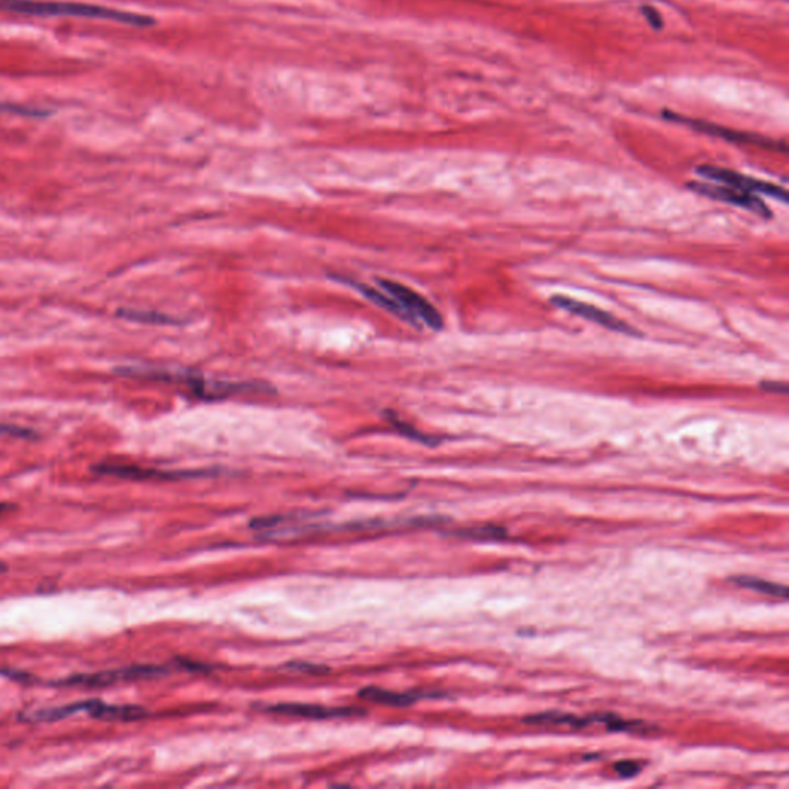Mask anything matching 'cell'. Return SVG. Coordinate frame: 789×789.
Listing matches in <instances>:
<instances>
[{"instance_id":"603a6c76","label":"cell","mask_w":789,"mask_h":789,"mask_svg":"<svg viewBox=\"0 0 789 789\" xmlns=\"http://www.w3.org/2000/svg\"><path fill=\"white\" fill-rule=\"evenodd\" d=\"M12 509V504H0V515L2 513H5V512L10 511Z\"/></svg>"},{"instance_id":"9a60e30c","label":"cell","mask_w":789,"mask_h":789,"mask_svg":"<svg viewBox=\"0 0 789 789\" xmlns=\"http://www.w3.org/2000/svg\"><path fill=\"white\" fill-rule=\"evenodd\" d=\"M458 537L472 539H501L507 537V530L500 526H478V528L461 529L455 532Z\"/></svg>"},{"instance_id":"52a82bcc","label":"cell","mask_w":789,"mask_h":789,"mask_svg":"<svg viewBox=\"0 0 789 789\" xmlns=\"http://www.w3.org/2000/svg\"><path fill=\"white\" fill-rule=\"evenodd\" d=\"M664 118H670V119L675 120V122H680L683 126L692 127L694 130L702 131V133H706V135L723 137L726 141L737 142V144H748V145H757V147L767 148V150H776V152H786V145H785L784 142L774 141V139L760 136V135H752V133H745V131L730 130V128H723V127L714 126V124H709V122L688 119V118H683V116L671 115V113H664Z\"/></svg>"},{"instance_id":"44dd1931","label":"cell","mask_w":789,"mask_h":789,"mask_svg":"<svg viewBox=\"0 0 789 789\" xmlns=\"http://www.w3.org/2000/svg\"><path fill=\"white\" fill-rule=\"evenodd\" d=\"M760 387H762V390H765V392L782 393V395L788 393V386L785 382L765 381L760 384Z\"/></svg>"},{"instance_id":"2e32d148","label":"cell","mask_w":789,"mask_h":789,"mask_svg":"<svg viewBox=\"0 0 789 789\" xmlns=\"http://www.w3.org/2000/svg\"><path fill=\"white\" fill-rule=\"evenodd\" d=\"M118 316L128 320V321L145 322V324H169L174 322L170 320L169 316L162 313H153V311H130V309H122L118 311Z\"/></svg>"},{"instance_id":"277c9868","label":"cell","mask_w":789,"mask_h":789,"mask_svg":"<svg viewBox=\"0 0 789 789\" xmlns=\"http://www.w3.org/2000/svg\"><path fill=\"white\" fill-rule=\"evenodd\" d=\"M697 174L705 180H714L717 184L732 187L737 190L746 191L751 195H765V197H774L782 204H788V191L782 187L767 182V180H756L746 174L737 173L734 170L722 169V167H714V165H700L697 169Z\"/></svg>"},{"instance_id":"d6986e66","label":"cell","mask_w":789,"mask_h":789,"mask_svg":"<svg viewBox=\"0 0 789 789\" xmlns=\"http://www.w3.org/2000/svg\"><path fill=\"white\" fill-rule=\"evenodd\" d=\"M0 435L16 436V438H25V440L36 438L33 430L22 429V427L12 425H0Z\"/></svg>"},{"instance_id":"6da1fadb","label":"cell","mask_w":789,"mask_h":789,"mask_svg":"<svg viewBox=\"0 0 789 789\" xmlns=\"http://www.w3.org/2000/svg\"><path fill=\"white\" fill-rule=\"evenodd\" d=\"M0 10L39 17H83L127 23L133 27H152V17L136 13L120 12L107 6L75 4V2H44V0H0Z\"/></svg>"},{"instance_id":"8fae6325","label":"cell","mask_w":789,"mask_h":789,"mask_svg":"<svg viewBox=\"0 0 789 789\" xmlns=\"http://www.w3.org/2000/svg\"><path fill=\"white\" fill-rule=\"evenodd\" d=\"M88 714L94 719L120 720V722H131L147 717V711L139 706H115V705H105L99 700H92Z\"/></svg>"},{"instance_id":"7a4b0ae2","label":"cell","mask_w":789,"mask_h":789,"mask_svg":"<svg viewBox=\"0 0 789 789\" xmlns=\"http://www.w3.org/2000/svg\"><path fill=\"white\" fill-rule=\"evenodd\" d=\"M382 292H386L392 300L397 301V304L401 307L406 321L418 326L419 322H425V326L430 327L432 330H442L443 318L440 311H436L425 296L416 294L415 290L410 289L404 284L395 283L390 279H380L378 281Z\"/></svg>"},{"instance_id":"30bf717a","label":"cell","mask_w":789,"mask_h":789,"mask_svg":"<svg viewBox=\"0 0 789 789\" xmlns=\"http://www.w3.org/2000/svg\"><path fill=\"white\" fill-rule=\"evenodd\" d=\"M427 696L429 694H423V692L387 691V689H382V688H378V686H367V688L360 691L361 698H364L367 702L386 705V706H397V708L410 706L418 698Z\"/></svg>"},{"instance_id":"7402d4cb","label":"cell","mask_w":789,"mask_h":789,"mask_svg":"<svg viewBox=\"0 0 789 789\" xmlns=\"http://www.w3.org/2000/svg\"><path fill=\"white\" fill-rule=\"evenodd\" d=\"M643 13H644V16H646L649 23H651L653 28H657V30H660V28H662V25H663V21H662V17H660L657 10H653V8H651V6H643Z\"/></svg>"},{"instance_id":"ba28073f","label":"cell","mask_w":789,"mask_h":789,"mask_svg":"<svg viewBox=\"0 0 789 789\" xmlns=\"http://www.w3.org/2000/svg\"><path fill=\"white\" fill-rule=\"evenodd\" d=\"M264 713L278 714L285 717H300L307 720L348 719L364 715L361 708H327L320 705H301V703H281L272 706H262Z\"/></svg>"},{"instance_id":"7c38bea8","label":"cell","mask_w":789,"mask_h":789,"mask_svg":"<svg viewBox=\"0 0 789 789\" xmlns=\"http://www.w3.org/2000/svg\"><path fill=\"white\" fill-rule=\"evenodd\" d=\"M526 723L530 724H567L572 728H584L586 724L593 723L592 717H577L572 714L565 713H541L530 715L524 719Z\"/></svg>"},{"instance_id":"5bb4252c","label":"cell","mask_w":789,"mask_h":789,"mask_svg":"<svg viewBox=\"0 0 789 789\" xmlns=\"http://www.w3.org/2000/svg\"><path fill=\"white\" fill-rule=\"evenodd\" d=\"M386 416L399 434H403L404 436H408L410 440L423 443V444H427V446H436V444L440 443V440H436L434 436H427L425 435V434H421L419 430L415 429L414 425H406L404 421L398 418L397 415H393V412H386Z\"/></svg>"},{"instance_id":"8992f818","label":"cell","mask_w":789,"mask_h":789,"mask_svg":"<svg viewBox=\"0 0 789 789\" xmlns=\"http://www.w3.org/2000/svg\"><path fill=\"white\" fill-rule=\"evenodd\" d=\"M688 187L692 191L698 193V195H702V197H711V199H715V201L726 202L730 206L743 208V210L754 213V215L760 216V218L771 219V216H773L771 208L767 207V204L757 195L737 190V188L723 186V184H715L714 186V184H705V182H691V184H688Z\"/></svg>"},{"instance_id":"9c48e42d","label":"cell","mask_w":789,"mask_h":789,"mask_svg":"<svg viewBox=\"0 0 789 789\" xmlns=\"http://www.w3.org/2000/svg\"><path fill=\"white\" fill-rule=\"evenodd\" d=\"M94 472L127 479H176L195 477L193 472H161L154 469L137 468L128 464L102 463L94 466Z\"/></svg>"},{"instance_id":"3957f363","label":"cell","mask_w":789,"mask_h":789,"mask_svg":"<svg viewBox=\"0 0 789 789\" xmlns=\"http://www.w3.org/2000/svg\"><path fill=\"white\" fill-rule=\"evenodd\" d=\"M171 666H154V664H144V666H130L122 670L102 671L94 674H79L68 677L66 680L57 681V686H79V688H104V686L116 685L122 681L150 680L167 675L173 671Z\"/></svg>"},{"instance_id":"4fadbf2b","label":"cell","mask_w":789,"mask_h":789,"mask_svg":"<svg viewBox=\"0 0 789 789\" xmlns=\"http://www.w3.org/2000/svg\"><path fill=\"white\" fill-rule=\"evenodd\" d=\"M731 582L739 584L741 588L752 589V591H756V592L771 595V597H777V599H786V597H788V589L785 588V586L777 584V583L767 582V580H762V578L745 577V575H741V577L732 578Z\"/></svg>"},{"instance_id":"ffe728a7","label":"cell","mask_w":789,"mask_h":789,"mask_svg":"<svg viewBox=\"0 0 789 789\" xmlns=\"http://www.w3.org/2000/svg\"><path fill=\"white\" fill-rule=\"evenodd\" d=\"M616 771L620 774L621 777L629 778L634 777V776H637L640 773V765L637 762H631V760H623V762L616 763Z\"/></svg>"},{"instance_id":"ac0fdd59","label":"cell","mask_w":789,"mask_h":789,"mask_svg":"<svg viewBox=\"0 0 789 789\" xmlns=\"http://www.w3.org/2000/svg\"><path fill=\"white\" fill-rule=\"evenodd\" d=\"M285 668L307 672V674H327L329 672V668L322 666V664L305 663V662H292V663L285 664Z\"/></svg>"},{"instance_id":"5b68a950","label":"cell","mask_w":789,"mask_h":789,"mask_svg":"<svg viewBox=\"0 0 789 789\" xmlns=\"http://www.w3.org/2000/svg\"><path fill=\"white\" fill-rule=\"evenodd\" d=\"M552 305H556L561 311H569L572 315L580 316L586 321L593 322L597 326L604 327L612 332L623 333V335H632V337H642V333L636 330L631 324L623 321L620 318L609 313V311H601L595 305L586 304L582 301L574 300L565 294H556L550 298Z\"/></svg>"},{"instance_id":"e0dca14e","label":"cell","mask_w":789,"mask_h":789,"mask_svg":"<svg viewBox=\"0 0 789 789\" xmlns=\"http://www.w3.org/2000/svg\"><path fill=\"white\" fill-rule=\"evenodd\" d=\"M0 111H4V113H14V115L28 116V118H40V116L48 115L45 110L28 109V107H21V105L13 104H0Z\"/></svg>"}]
</instances>
